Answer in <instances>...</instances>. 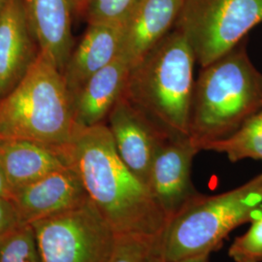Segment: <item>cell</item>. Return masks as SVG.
<instances>
[{"label": "cell", "mask_w": 262, "mask_h": 262, "mask_svg": "<svg viewBox=\"0 0 262 262\" xmlns=\"http://www.w3.org/2000/svg\"><path fill=\"white\" fill-rule=\"evenodd\" d=\"M91 202L117 235L158 240L167 219L120 158L107 124L79 127L64 149Z\"/></svg>", "instance_id": "cell-1"}, {"label": "cell", "mask_w": 262, "mask_h": 262, "mask_svg": "<svg viewBox=\"0 0 262 262\" xmlns=\"http://www.w3.org/2000/svg\"><path fill=\"white\" fill-rule=\"evenodd\" d=\"M195 57L174 28L132 66L123 97L171 135L189 136Z\"/></svg>", "instance_id": "cell-2"}, {"label": "cell", "mask_w": 262, "mask_h": 262, "mask_svg": "<svg viewBox=\"0 0 262 262\" xmlns=\"http://www.w3.org/2000/svg\"><path fill=\"white\" fill-rule=\"evenodd\" d=\"M202 68L194 83L189 122V136L198 148L231 135L262 109V74L244 45Z\"/></svg>", "instance_id": "cell-3"}, {"label": "cell", "mask_w": 262, "mask_h": 262, "mask_svg": "<svg viewBox=\"0 0 262 262\" xmlns=\"http://www.w3.org/2000/svg\"><path fill=\"white\" fill-rule=\"evenodd\" d=\"M262 215V174L224 193H197L170 217L152 253L165 261L211 254L233 229Z\"/></svg>", "instance_id": "cell-4"}, {"label": "cell", "mask_w": 262, "mask_h": 262, "mask_svg": "<svg viewBox=\"0 0 262 262\" xmlns=\"http://www.w3.org/2000/svg\"><path fill=\"white\" fill-rule=\"evenodd\" d=\"M78 129L64 77L41 53L20 83L0 99V139H26L64 150Z\"/></svg>", "instance_id": "cell-5"}, {"label": "cell", "mask_w": 262, "mask_h": 262, "mask_svg": "<svg viewBox=\"0 0 262 262\" xmlns=\"http://www.w3.org/2000/svg\"><path fill=\"white\" fill-rule=\"evenodd\" d=\"M262 23V0H184L175 27L202 67L237 47Z\"/></svg>", "instance_id": "cell-6"}, {"label": "cell", "mask_w": 262, "mask_h": 262, "mask_svg": "<svg viewBox=\"0 0 262 262\" xmlns=\"http://www.w3.org/2000/svg\"><path fill=\"white\" fill-rule=\"evenodd\" d=\"M31 225L42 262H109L117 241L91 200Z\"/></svg>", "instance_id": "cell-7"}, {"label": "cell", "mask_w": 262, "mask_h": 262, "mask_svg": "<svg viewBox=\"0 0 262 262\" xmlns=\"http://www.w3.org/2000/svg\"><path fill=\"white\" fill-rule=\"evenodd\" d=\"M199 148L190 136H169L161 143L150 167L147 187L167 221L195 196L191 164Z\"/></svg>", "instance_id": "cell-8"}, {"label": "cell", "mask_w": 262, "mask_h": 262, "mask_svg": "<svg viewBox=\"0 0 262 262\" xmlns=\"http://www.w3.org/2000/svg\"><path fill=\"white\" fill-rule=\"evenodd\" d=\"M107 121L120 158L147 187L152 160L159 146L172 135L150 121L123 95L113 107Z\"/></svg>", "instance_id": "cell-9"}, {"label": "cell", "mask_w": 262, "mask_h": 262, "mask_svg": "<svg viewBox=\"0 0 262 262\" xmlns=\"http://www.w3.org/2000/svg\"><path fill=\"white\" fill-rule=\"evenodd\" d=\"M12 200L23 223L31 225L75 209L90 199L78 174L68 164L15 190Z\"/></svg>", "instance_id": "cell-10"}, {"label": "cell", "mask_w": 262, "mask_h": 262, "mask_svg": "<svg viewBox=\"0 0 262 262\" xmlns=\"http://www.w3.org/2000/svg\"><path fill=\"white\" fill-rule=\"evenodd\" d=\"M41 54L21 0H9L0 18V99L28 74Z\"/></svg>", "instance_id": "cell-11"}, {"label": "cell", "mask_w": 262, "mask_h": 262, "mask_svg": "<svg viewBox=\"0 0 262 262\" xmlns=\"http://www.w3.org/2000/svg\"><path fill=\"white\" fill-rule=\"evenodd\" d=\"M21 1L41 53L62 73L74 49L73 0Z\"/></svg>", "instance_id": "cell-12"}, {"label": "cell", "mask_w": 262, "mask_h": 262, "mask_svg": "<svg viewBox=\"0 0 262 262\" xmlns=\"http://www.w3.org/2000/svg\"><path fill=\"white\" fill-rule=\"evenodd\" d=\"M124 27L88 24V28L69 56L62 71L71 98L96 72L122 54Z\"/></svg>", "instance_id": "cell-13"}, {"label": "cell", "mask_w": 262, "mask_h": 262, "mask_svg": "<svg viewBox=\"0 0 262 262\" xmlns=\"http://www.w3.org/2000/svg\"><path fill=\"white\" fill-rule=\"evenodd\" d=\"M184 0H142L124 26L122 55L135 66L175 27Z\"/></svg>", "instance_id": "cell-14"}, {"label": "cell", "mask_w": 262, "mask_h": 262, "mask_svg": "<svg viewBox=\"0 0 262 262\" xmlns=\"http://www.w3.org/2000/svg\"><path fill=\"white\" fill-rule=\"evenodd\" d=\"M130 66L122 54L92 76L73 96V112L78 127H90L107 120L122 97Z\"/></svg>", "instance_id": "cell-15"}, {"label": "cell", "mask_w": 262, "mask_h": 262, "mask_svg": "<svg viewBox=\"0 0 262 262\" xmlns=\"http://www.w3.org/2000/svg\"><path fill=\"white\" fill-rule=\"evenodd\" d=\"M68 164L64 150L26 139H0V165L13 192Z\"/></svg>", "instance_id": "cell-16"}, {"label": "cell", "mask_w": 262, "mask_h": 262, "mask_svg": "<svg viewBox=\"0 0 262 262\" xmlns=\"http://www.w3.org/2000/svg\"><path fill=\"white\" fill-rule=\"evenodd\" d=\"M199 149L225 154L232 162L262 160V109L248 119L231 135L201 144Z\"/></svg>", "instance_id": "cell-17"}, {"label": "cell", "mask_w": 262, "mask_h": 262, "mask_svg": "<svg viewBox=\"0 0 262 262\" xmlns=\"http://www.w3.org/2000/svg\"><path fill=\"white\" fill-rule=\"evenodd\" d=\"M0 262H42L32 225H19L0 237Z\"/></svg>", "instance_id": "cell-18"}, {"label": "cell", "mask_w": 262, "mask_h": 262, "mask_svg": "<svg viewBox=\"0 0 262 262\" xmlns=\"http://www.w3.org/2000/svg\"><path fill=\"white\" fill-rule=\"evenodd\" d=\"M142 0H90L84 14L88 24H111L124 27Z\"/></svg>", "instance_id": "cell-19"}, {"label": "cell", "mask_w": 262, "mask_h": 262, "mask_svg": "<svg viewBox=\"0 0 262 262\" xmlns=\"http://www.w3.org/2000/svg\"><path fill=\"white\" fill-rule=\"evenodd\" d=\"M228 255L234 262H262V215L251 223L246 233L235 239Z\"/></svg>", "instance_id": "cell-20"}, {"label": "cell", "mask_w": 262, "mask_h": 262, "mask_svg": "<svg viewBox=\"0 0 262 262\" xmlns=\"http://www.w3.org/2000/svg\"><path fill=\"white\" fill-rule=\"evenodd\" d=\"M156 241L137 235H117L109 262H148Z\"/></svg>", "instance_id": "cell-21"}, {"label": "cell", "mask_w": 262, "mask_h": 262, "mask_svg": "<svg viewBox=\"0 0 262 262\" xmlns=\"http://www.w3.org/2000/svg\"><path fill=\"white\" fill-rule=\"evenodd\" d=\"M25 225L12 199L0 197V237Z\"/></svg>", "instance_id": "cell-22"}, {"label": "cell", "mask_w": 262, "mask_h": 262, "mask_svg": "<svg viewBox=\"0 0 262 262\" xmlns=\"http://www.w3.org/2000/svg\"><path fill=\"white\" fill-rule=\"evenodd\" d=\"M13 190L10 187L9 183L4 174V171L0 165V197H5L12 199Z\"/></svg>", "instance_id": "cell-23"}, {"label": "cell", "mask_w": 262, "mask_h": 262, "mask_svg": "<svg viewBox=\"0 0 262 262\" xmlns=\"http://www.w3.org/2000/svg\"><path fill=\"white\" fill-rule=\"evenodd\" d=\"M209 259H210V254H205V255H200L196 257H191V258H187V259L178 260V261H165V260H162L161 258H159V256H157L151 252L148 262H209Z\"/></svg>", "instance_id": "cell-24"}, {"label": "cell", "mask_w": 262, "mask_h": 262, "mask_svg": "<svg viewBox=\"0 0 262 262\" xmlns=\"http://www.w3.org/2000/svg\"><path fill=\"white\" fill-rule=\"evenodd\" d=\"M90 0H73V7H74V15L76 17H83L88 8Z\"/></svg>", "instance_id": "cell-25"}, {"label": "cell", "mask_w": 262, "mask_h": 262, "mask_svg": "<svg viewBox=\"0 0 262 262\" xmlns=\"http://www.w3.org/2000/svg\"><path fill=\"white\" fill-rule=\"evenodd\" d=\"M8 1H9V0H0V18H1V16H2L4 10H5L6 6H7Z\"/></svg>", "instance_id": "cell-26"}]
</instances>
